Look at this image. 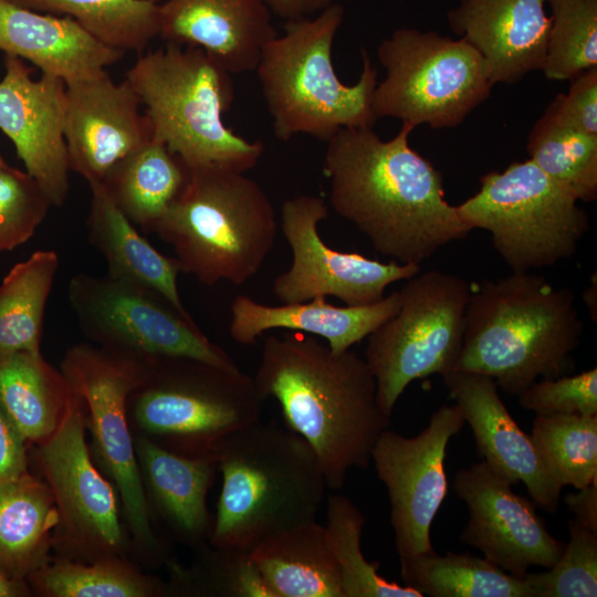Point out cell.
<instances>
[{
	"mask_svg": "<svg viewBox=\"0 0 597 597\" xmlns=\"http://www.w3.org/2000/svg\"><path fill=\"white\" fill-rule=\"evenodd\" d=\"M88 186L87 235L105 259L107 275L158 293L184 316L192 318L178 291L180 268L176 258L164 255L137 232L101 181Z\"/></svg>",
	"mask_w": 597,
	"mask_h": 597,
	"instance_id": "484cf974",
	"label": "cell"
},
{
	"mask_svg": "<svg viewBox=\"0 0 597 597\" xmlns=\"http://www.w3.org/2000/svg\"><path fill=\"white\" fill-rule=\"evenodd\" d=\"M196 552L190 567L167 562L170 596L273 597L250 552L210 543Z\"/></svg>",
	"mask_w": 597,
	"mask_h": 597,
	"instance_id": "8d00e7d4",
	"label": "cell"
},
{
	"mask_svg": "<svg viewBox=\"0 0 597 597\" xmlns=\"http://www.w3.org/2000/svg\"><path fill=\"white\" fill-rule=\"evenodd\" d=\"M530 437L562 488L597 482V416L536 415Z\"/></svg>",
	"mask_w": 597,
	"mask_h": 597,
	"instance_id": "d590c367",
	"label": "cell"
},
{
	"mask_svg": "<svg viewBox=\"0 0 597 597\" xmlns=\"http://www.w3.org/2000/svg\"><path fill=\"white\" fill-rule=\"evenodd\" d=\"M583 329L568 287L531 272L483 281L471 292L453 369L486 375L519 395L540 378L572 371Z\"/></svg>",
	"mask_w": 597,
	"mask_h": 597,
	"instance_id": "3957f363",
	"label": "cell"
},
{
	"mask_svg": "<svg viewBox=\"0 0 597 597\" xmlns=\"http://www.w3.org/2000/svg\"><path fill=\"white\" fill-rule=\"evenodd\" d=\"M517 396L520 406L536 415L597 416V368L536 380Z\"/></svg>",
	"mask_w": 597,
	"mask_h": 597,
	"instance_id": "b9f144b4",
	"label": "cell"
},
{
	"mask_svg": "<svg viewBox=\"0 0 597 597\" xmlns=\"http://www.w3.org/2000/svg\"><path fill=\"white\" fill-rule=\"evenodd\" d=\"M480 184L475 195L455 206L458 213L471 230L490 232L512 273L551 266L576 253L588 214L532 160L490 171Z\"/></svg>",
	"mask_w": 597,
	"mask_h": 597,
	"instance_id": "30bf717a",
	"label": "cell"
},
{
	"mask_svg": "<svg viewBox=\"0 0 597 597\" xmlns=\"http://www.w3.org/2000/svg\"><path fill=\"white\" fill-rule=\"evenodd\" d=\"M265 2L273 15L287 21L318 13L335 0H265Z\"/></svg>",
	"mask_w": 597,
	"mask_h": 597,
	"instance_id": "bcb514c9",
	"label": "cell"
},
{
	"mask_svg": "<svg viewBox=\"0 0 597 597\" xmlns=\"http://www.w3.org/2000/svg\"><path fill=\"white\" fill-rule=\"evenodd\" d=\"M385 77L374 112L413 127L454 128L490 96L494 85L479 52L436 31L399 28L377 48Z\"/></svg>",
	"mask_w": 597,
	"mask_h": 597,
	"instance_id": "8fae6325",
	"label": "cell"
},
{
	"mask_svg": "<svg viewBox=\"0 0 597 597\" xmlns=\"http://www.w3.org/2000/svg\"><path fill=\"white\" fill-rule=\"evenodd\" d=\"M72 397L62 371L41 353L0 354V404L27 442L48 440L62 423Z\"/></svg>",
	"mask_w": 597,
	"mask_h": 597,
	"instance_id": "f1b7e54d",
	"label": "cell"
},
{
	"mask_svg": "<svg viewBox=\"0 0 597 597\" xmlns=\"http://www.w3.org/2000/svg\"><path fill=\"white\" fill-rule=\"evenodd\" d=\"M59 513L44 480L29 472L0 482V569L25 580L49 559Z\"/></svg>",
	"mask_w": 597,
	"mask_h": 597,
	"instance_id": "83f0119b",
	"label": "cell"
},
{
	"mask_svg": "<svg viewBox=\"0 0 597 597\" xmlns=\"http://www.w3.org/2000/svg\"><path fill=\"white\" fill-rule=\"evenodd\" d=\"M222 488L209 543L250 552L265 540L315 521L327 483L310 444L277 421L260 419L213 448Z\"/></svg>",
	"mask_w": 597,
	"mask_h": 597,
	"instance_id": "277c9868",
	"label": "cell"
},
{
	"mask_svg": "<svg viewBox=\"0 0 597 597\" xmlns=\"http://www.w3.org/2000/svg\"><path fill=\"white\" fill-rule=\"evenodd\" d=\"M0 51L65 83L96 76L125 54L97 41L71 17L41 13L9 0H0Z\"/></svg>",
	"mask_w": 597,
	"mask_h": 597,
	"instance_id": "d4e9b609",
	"label": "cell"
},
{
	"mask_svg": "<svg viewBox=\"0 0 597 597\" xmlns=\"http://www.w3.org/2000/svg\"><path fill=\"white\" fill-rule=\"evenodd\" d=\"M527 153L530 160L578 201L597 199V135L561 121L548 105L528 135Z\"/></svg>",
	"mask_w": 597,
	"mask_h": 597,
	"instance_id": "e575fe53",
	"label": "cell"
},
{
	"mask_svg": "<svg viewBox=\"0 0 597 597\" xmlns=\"http://www.w3.org/2000/svg\"><path fill=\"white\" fill-rule=\"evenodd\" d=\"M188 174L181 159L151 136L119 160L101 182L135 227L151 232L182 190Z\"/></svg>",
	"mask_w": 597,
	"mask_h": 597,
	"instance_id": "f546056e",
	"label": "cell"
},
{
	"mask_svg": "<svg viewBox=\"0 0 597 597\" xmlns=\"http://www.w3.org/2000/svg\"><path fill=\"white\" fill-rule=\"evenodd\" d=\"M67 297L80 328L100 346L144 358L189 357L240 369L193 318L184 316L151 290L107 274L78 273L70 280Z\"/></svg>",
	"mask_w": 597,
	"mask_h": 597,
	"instance_id": "4fadbf2b",
	"label": "cell"
},
{
	"mask_svg": "<svg viewBox=\"0 0 597 597\" xmlns=\"http://www.w3.org/2000/svg\"><path fill=\"white\" fill-rule=\"evenodd\" d=\"M442 378L472 429L482 461L512 485L523 482L536 506L555 513L563 488L509 412L496 383L486 375L454 369Z\"/></svg>",
	"mask_w": 597,
	"mask_h": 597,
	"instance_id": "ffe728a7",
	"label": "cell"
},
{
	"mask_svg": "<svg viewBox=\"0 0 597 597\" xmlns=\"http://www.w3.org/2000/svg\"><path fill=\"white\" fill-rule=\"evenodd\" d=\"M564 501L579 523L597 533V482L567 493Z\"/></svg>",
	"mask_w": 597,
	"mask_h": 597,
	"instance_id": "f6af8a7d",
	"label": "cell"
},
{
	"mask_svg": "<svg viewBox=\"0 0 597 597\" xmlns=\"http://www.w3.org/2000/svg\"><path fill=\"white\" fill-rule=\"evenodd\" d=\"M569 542L546 572L527 573L523 579L531 597H596L597 533L576 519L568 522Z\"/></svg>",
	"mask_w": 597,
	"mask_h": 597,
	"instance_id": "ab89813d",
	"label": "cell"
},
{
	"mask_svg": "<svg viewBox=\"0 0 597 597\" xmlns=\"http://www.w3.org/2000/svg\"><path fill=\"white\" fill-rule=\"evenodd\" d=\"M406 281L398 311L367 336L365 350L378 405L389 417L410 383L453 369L472 292L467 280L438 270Z\"/></svg>",
	"mask_w": 597,
	"mask_h": 597,
	"instance_id": "7c38bea8",
	"label": "cell"
},
{
	"mask_svg": "<svg viewBox=\"0 0 597 597\" xmlns=\"http://www.w3.org/2000/svg\"><path fill=\"white\" fill-rule=\"evenodd\" d=\"M18 6L74 19L106 46L143 53L159 36L161 0H9Z\"/></svg>",
	"mask_w": 597,
	"mask_h": 597,
	"instance_id": "836d02e7",
	"label": "cell"
},
{
	"mask_svg": "<svg viewBox=\"0 0 597 597\" xmlns=\"http://www.w3.org/2000/svg\"><path fill=\"white\" fill-rule=\"evenodd\" d=\"M134 446L151 521L195 551L208 544L213 516L207 494L218 471L214 454H180L138 434Z\"/></svg>",
	"mask_w": 597,
	"mask_h": 597,
	"instance_id": "603a6c76",
	"label": "cell"
},
{
	"mask_svg": "<svg viewBox=\"0 0 597 597\" xmlns=\"http://www.w3.org/2000/svg\"><path fill=\"white\" fill-rule=\"evenodd\" d=\"M180 272L211 286L242 285L272 251L277 232L274 206L245 172L220 165L189 169L182 190L154 226Z\"/></svg>",
	"mask_w": 597,
	"mask_h": 597,
	"instance_id": "5b68a950",
	"label": "cell"
},
{
	"mask_svg": "<svg viewBox=\"0 0 597 597\" xmlns=\"http://www.w3.org/2000/svg\"><path fill=\"white\" fill-rule=\"evenodd\" d=\"M452 486L469 512L460 541L495 566L523 578L531 566L549 568L562 556L565 544L548 532L536 504L483 461L460 469Z\"/></svg>",
	"mask_w": 597,
	"mask_h": 597,
	"instance_id": "e0dca14e",
	"label": "cell"
},
{
	"mask_svg": "<svg viewBox=\"0 0 597 597\" xmlns=\"http://www.w3.org/2000/svg\"><path fill=\"white\" fill-rule=\"evenodd\" d=\"M28 472L27 441L0 404V482Z\"/></svg>",
	"mask_w": 597,
	"mask_h": 597,
	"instance_id": "ee69618b",
	"label": "cell"
},
{
	"mask_svg": "<svg viewBox=\"0 0 597 597\" xmlns=\"http://www.w3.org/2000/svg\"><path fill=\"white\" fill-rule=\"evenodd\" d=\"M51 207L29 174L9 165L0 169V254L31 239Z\"/></svg>",
	"mask_w": 597,
	"mask_h": 597,
	"instance_id": "60d3db41",
	"label": "cell"
},
{
	"mask_svg": "<svg viewBox=\"0 0 597 597\" xmlns=\"http://www.w3.org/2000/svg\"><path fill=\"white\" fill-rule=\"evenodd\" d=\"M399 305V291L362 306H336L324 297L266 305L250 296L238 295L230 306L229 333L235 343L251 346L265 332L283 328L320 336L333 352L341 353L366 338L390 318Z\"/></svg>",
	"mask_w": 597,
	"mask_h": 597,
	"instance_id": "cb8c5ba5",
	"label": "cell"
},
{
	"mask_svg": "<svg viewBox=\"0 0 597 597\" xmlns=\"http://www.w3.org/2000/svg\"><path fill=\"white\" fill-rule=\"evenodd\" d=\"M413 126L381 139L373 126L343 128L326 143L329 203L380 254L419 264L472 231L444 197L443 178L409 145Z\"/></svg>",
	"mask_w": 597,
	"mask_h": 597,
	"instance_id": "6da1fadb",
	"label": "cell"
},
{
	"mask_svg": "<svg viewBox=\"0 0 597 597\" xmlns=\"http://www.w3.org/2000/svg\"><path fill=\"white\" fill-rule=\"evenodd\" d=\"M29 593L25 580L12 578L0 569V597H23Z\"/></svg>",
	"mask_w": 597,
	"mask_h": 597,
	"instance_id": "7dc6e473",
	"label": "cell"
},
{
	"mask_svg": "<svg viewBox=\"0 0 597 597\" xmlns=\"http://www.w3.org/2000/svg\"><path fill=\"white\" fill-rule=\"evenodd\" d=\"M552 15L542 71L548 80H573L597 66V0H547Z\"/></svg>",
	"mask_w": 597,
	"mask_h": 597,
	"instance_id": "f35d334b",
	"label": "cell"
},
{
	"mask_svg": "<svg viewBox=\"0 0 597 597\" xmlns=\"http://www.w3.org/2000/svg\"><path fill=\"white\" fill-rule=\"evenodd\" d=\"M65 143L71 171L102 181L124 157L153 136L139 98L105 71L65 83Z\"/></svg>",
	"mask_w": 597,
	"mask_h": 597,
	"instance_id": "d6986e66",
	"label": "cell"
},
{
	"mask_svg": "<svg viewBox=\"0 0 597 597\" xmlns=\"http://www.w3.org/2000/svg\"><path fill=\"white\" fill-rule=\"evenodd\" d=\"M570 81L567 94H558L549 105L561 121L597 135V66Z\"/></svg>",
	"mask_w": 597,
	"mask_h": 597,
	"instance_id": "7bdbcfd3",
	"label": "cell"
},
{
	"mask_svg": "<svg viewBox=\"0 0 597 597\" xmlns=\"http://www.w3.org/2000/svg\"><path fill=\"white\" fill-rule=\"evenodd\" d=\"M596 279L594 280V283L591 282V285L586 290L584 294V300L586 304L588 305L589 312L593 315V308L596 313V305L593 303V294L596 293Z\"/></svg>",
	"mask_w": 597,
	"mask_h": 597,
	"instance_id": "c3c4849f",
	"label": "cell"
},
{
	"mask_svg": "<svg viewBox=\"0 0 597 597\" xmlns=\"http://www.w3.org/2000/svg\"><path fill=\"white\" fill-rule=\"evenodd\" d=\"M250 555L273 597H343L326 527L316 521L265 540Z\"/></svg>",
	"mask_w": 597,
	"mask_h": 597,
	"instance_id": "4316f807",
	"label": "cell"
},
{
	"mask_svg": "<svg viewBox=\"0 0 597 597\" xmlns=\"http://www.w3.org/2000/svg\"><path fill=\"white\" fill-rule=\"evenodd\" d=\"M60 370L83 401L92 451L119 494L135 548L146 563H167L165 544L153 526L127 417V400L145 379L148 358L77 344L67 349Z\"/></svg>",
	"mask_w": 597,
	"mask_h": 597,
	"instance_id": "9c48e42d",
	"label": "cell"
},
{
	"mask_svg": "<svg viewBox=\"0 0 597 597\" xmlns=\"http://www.w3.org/2000/svg\"><path fill=\"white\" fill-rule=\"evenodd\" d=\"M36 446L38 463L59 513L53 547L82 562L126 557L128 542L116 489L93 461L84 405L76 394L57 430Z\"/></svg>",
	"mask_w": 597,
	"mask_h": 597,
	"instance_id": "5bb4252c",
	"label": "cell"
},
{
	"mask_svg": "<svg viewBox=\"0 0 597 597\" xmlns=\"http://www.w3.org/2000/svg\"><path fill=\"white\" fill-rule=\"evenodd\" d=\"M0 81V129L18 157L43 189L52 206H62L70 191V163L65 143L66 85L43 74L33 78L24 60L4 54Z\"/></svg>",
	"mask_w": 597,
	"mask_h": 597,
	"instance_id": "ac0fdd59",
	"label": "cell"
},
{
	"mask_svg": "<svg viewBox=\"0 0 597 597\" xmlns=\"http://www.w3.org/2000/svg\"><path fill=\"white\" fill-rule=\"evenodd\" d=\"M60 265L53 250L17 263L0 284V354L41 353L45 305Z\"/></svg>",
	"mask_w": 597,
	"mask_h": 597,
	"instance_id": "d6a6232c",
	"label": "cell"
},
{
	"mask_svg": "<svg viewBox=\"0 0 597 597\" xmlns=\"http://www.w3.org/2000/svg\"><path fill=\"white\" fill-rule=\"evenodd\" d=\"M264 401L254 378L240 369L160 356L148 358L147 375L127 400V417L133 436L197 457L258 421Z\"/></svg>",
	"mask_w": 597,
	"mask_h": 597,
	"instance_id": "ba28073f",
	"label": "cell"
},
{
	"mask_svg": "<svg viewBox=\"0 0 597 597\" xmlns=\"http://www.w3.org/2000/svg\"><path fill=\"white\" fill-rule=\"evenodd\" d=\"M8 164L4 161V159L0 156V169L7 167Z\"/></svg>",
	"mask_w": 597,
	"mask_h": 597,
	"instance_id": "681fc988",
	"label": "cell"
},
{
	"mask_svg": "<svg viewBox=\"0 0 597 597\" xmlns=\"http://www.w3.org/2000/svg\"><path fill=\"white\" fill-rule=\"evenodd\" d=\"M325 525L341 574L343 597H423L417 589L386 580L362 552L365 516L346 496L332 494Z\"/></svg>",
	"mask_w": 597,
	"mask_h": 597,
	"instance_id": "74e56055",
	"label": "cell"
},
{
	"mask_svg": "<svg viewBox=\"0 0 597 597\" xmlns=\"http://www.w3.org/2000/svg\"><path fill=\"white\" fill-rule=\"evenodd\" d=\"M253 378L265 400L279 402L285 426L313 449L328 489H342L350 469L368 467L390 417L378 405L365 358L290 331L265 338Z\"/></svg>",
	"mask_w": 597,
	"mask_h": 597,
	"instance_id": "7a4b0ae2",
	"label": "cell"
},
{
	"mask_svg": "<svg viewBox=\"0 0 597 597\" xmlns=\"http://www.w3.org/2000/svg\"><path fill=\"white\" fill-rule=\"evenodd\" d=\"M344 7L334 2L315 17L287 20L282 35L262 50L255 72L273 133L280 140L305 134L327 142L343 128L373 126L377 70L363 50L355 84L339 81L332 60Z\"/></svg>",
	"mask_w": 597,
	"mask_h": 597,
	"instance_id": "8992f818",
	"label": "cell"
},
{
	"mask_svg": "<svg viewBox=\"0 0 597 597\" xmlns=\"http://www.w3.org/2000/svg\"><path fill=\"white\" fill-rule=\"evenodd\" d=\"M125 81L140 101L154 138L188 169L220 165L247 172L264 146L223 123L235 94L232 74L199 48L166 43L140 53Z\"/></svg>",
	"mask_w": 597,
	"mask_h": 597,
	"instance_id": "52a82bcc",
	"label": "cell"
},
{
	"mask_svg": "<svg viewBox=\"0 0 597 597\" xmlns=\"http://www.w3.org/2000/svg\"><path fill=\"white\" fill-rule=\"evenodd\" d=\"M328 217L324 198L298 195L281 206V231L291 248V266L273 281L272 293L281 303H300L334 296L345 305L362 306L384 298L390 284L408 280L420 265L383 263L355 252L329 248L318 224Z\"/></svg>",
	"mask_w": 597,
	"mask_h": 597,
	"instance_id": "9a60e30c",
	"label": "cell"
},
{
	"mask_svg": "<svg viewBox=\"0 0 597 597\" xmlns=\"http://www.w3.org/2000/svg\"><path fill=\"white\" fill-rule=\"evenodd\" d=\"M32 588L45 597H163L167 583L144 574L127 557L82 562L65 556L49 558L29 577Z\"/></svg>",
	"mask_w": 597,
	"mask_h": 597,
	"instance_id": "4dcf8cb0",
	"label": "cell"
},
{
	"mask_svg": "<svg viewBox=\"0 0 597 597\" xmlns=\"http://www.w3.org/2000/svg\"><path fill=\"white\" fill-rule=\"evenodd\" d=\"M464 425L455 404L442 405L417 436L387 428L373 448L371 461L388 493L399 561L434 551L430 528L448 492L447 447Z\"/></svg>",
	"mask_w": 597,
	"mask_h": 597,
	"instance_id": "2e32d148",
	"label": "cell"
},
{
	"mask_svg": "<svg viewBox=\"0 0 597 597\" xmlns=\"http://www.w3.org/2000/svg\"><path fill=\"white\" fill-rule=\"evenodd\" d=\"M405 585L430 597H531L523 578H516L484 557L470 553L434 551L401 559Z\"/></svg>",
	"mask_w": 597,
	"mask_h": 597,
	"instance_id": "1f68e13d",
	"label": "cell"
},
{
	"mask_svg": "<svg viewBox=\"0 0 597 597\" xmlns=\"http://www.w3.org/2000/svg\"><path fill=\"white\" fill-rule=\"evenodd\" d=\"M265 0L160 1L159 36L203 50L232 75L255 70L277 35Z\"/></svg>",
	"mask_w": 597,
	"mask_h": 597,
	"instance_id": "44dd1931",
	"label": "cell"
},
{
	"mask_svg": "<svg viewBox=\"0 0 597 597\" xmlns=\"http://www.w3.org/2000/svg\"><path fill=\"white\" fill-rule=\"evenodd\" d=\"M547 0H460L450 29L482 56L492 83L515 84L542 70L551 18Z\"/></svg>",
	"mask_w": 597,
	"mask_h": 597,
	"instance_id": "7402d4cb",
	"label": "cell"
}]
</instances>
